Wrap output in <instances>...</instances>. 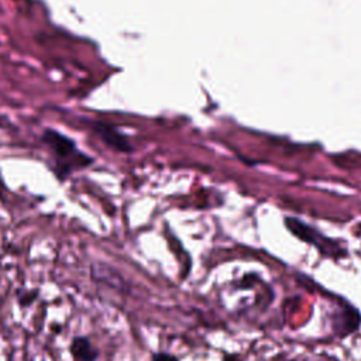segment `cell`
<instances>
[{"instance_id": "cell-6", "label": "cell", "mask_w": 361, "mask_h": 361, "mask_svg": "<svg viewBox=\"0 0 361 361\" xmlns=\"http://www.w3.org/2000/svg\"><path fill=\"white\" fill-rule=\"evenodd\" d=\"M38 292L37 291H20L17 295V300L22 307H30L34 300L37 299Z\"/></svg>"}, {"instance_id": "cell-7", "label": "cell", "mask_w": 361, "mask_h": 361, "mask_svg": "<svg viewBox=\"0 0 361 361\" xmlns=\"http://www.w3.org/2000/svg\"><path fill=\"white\" fill-rule=\"evenodd\" d=\"M153 361H179L175 355L168 353H155L153 355Z\"/></svg>"}, {"instance_id": "cell-3", "label": "cell", "mask_w": 361, "mask_h": 361, "mask_svg": "<svg viewBox=\"0 0 361 361\" xmlns=\"http://www.w3.org/2000/svg\"><path fill=\"white\" fill-rule=\"evenodd\" d=\"M95 130L96 133L99 135V137L112 148L117 150V151H125V153H129L132 151V146L129 144L128 139L120 135L116 129H113L112 126H107V125H103V123H98L95 126Z\"/></svg>"}, {"instance_id": "cell-2", "label": "cell", "mask_w": 361, "mask_h": 361, "mask_svg": "<svg viewBox=\"0 0 361 361\" xmlns=\"http://www.w3.org/2000/svg\"><path fill=\"white\" fill-rule=\"evenodd\" d=\"M43 140L59 158H68L81 154L79 151H77V146L71 139L66 137L64 135H59L55 130H47L43 136Z\"/></svg>"}, {"instance_id": "cell-5", "label": "cell", "mask_w": 361, "mask_h": 361, "mask_svg": "<svg viewBox=\"0 0 361 361\" xmlns=\"http://www.w3.org/2000/svg\"><path fill=\"white\" fill-rule=\"evenodd\" d=\"M71 353L79 361H95L98 351L92 347L88 337L78 336L71 343Z\"/></svg>"}, {"instance_id": "cell-8", "label": "cell", "mask_w": 361, "mask_h": 361, "mask_svg": "<svg viewBox=\"0 0 361 361\" xmlns=\"http://www.w3.org/2000/svg\"><path fill=\"white\" fill-rule=\"evenodd\" d=\"M223 361H242V360H240V357L237 355H224Z\"/></svg>"}, {"instance_id": "cell-4", "label": "cell", "mask_w": 361, "mask_h": 361, "mask_svg": "<svg viewBox=\"0 0 361 361\" xmlns=\"http://www.w3.org/2000/svg\"><path fill=\"white\" fill-rule=\"evenodd\" d=\"M92 277H93V279H96L99 282H105L109 286H113L114 289L125 291V288H126V282L122 278V275L107 266L95 264L92 267Z\"/></svg>"}, {"instance_id": "cell-1", "label": "cell", "mask_w": 361, "mask_h": 361, "mask_svg": "<svg viewBox=\"0 0 361 361\" xmlns=\"http://www.w3.org/2000/svg\"><path fill=\"white\" fill-rule=\"evenodd\" d=\"M285 226L288 230L296 236L298 238L304 240V242L315 246L322 254L329 256V257H344L346 252L341 250V247L333 242V240L326 238L322 233L311 227L309 224L300 222L296 217H285Z\"/></svg>"}]
</instances>
